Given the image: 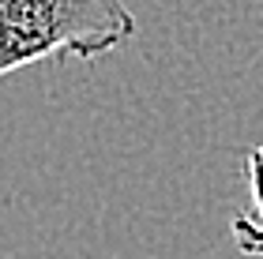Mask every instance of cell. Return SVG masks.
<instances>
[{
	"label": "cell",
	"instance_id": "obj_1",
	"mask_svg": "<svg viewBox=\"0 0 263 259\" xmlns=\"http://www.w3.org/2000/svg\"><path fill=\"white\" fill-rule=\"evenodd\" d=\"M132 38L124 0H0V79L49 56L94 61Z\"/></svg>",
	"mask_w": 263,
	"mask_h": 259
},
{
	"label": "cell",
	"instance_id": "obj_2",
	"mask_svg": "<svg viewBox=\"0 0 263 259\" xmlns=\"http://www.w3.org/2000/svg\"><path fill=\"white\" fill-rule=\"evenodd\" d=\"M248 207L233 218V241L245 255H263V143L245 154Z\"/></svg>",
	"mask_w": 263,
	"mask_h": 259
}]
</instances>
